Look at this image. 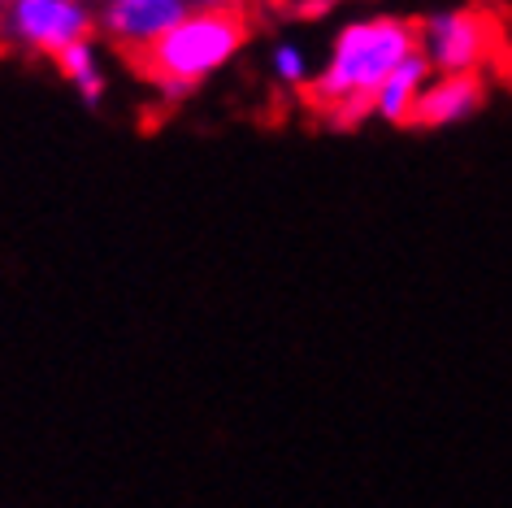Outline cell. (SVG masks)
Wrapping results in <instances>:
<instances>
[{
  "label": "cell",
  "instance_id": "obj_1",
  "mask_svg": "<svg viewBox=\"0 0 512 508\" xmlns=\"http://www.w3.org/2000/svg\"><path fill=\"white\" fill-rule=\"evenodd\" d=\"M413 53H417V27L404 18L369 14L343 22L309 87L313 109L326 118V126H339V131L369 122L374 118V92L382 87V79L395 66H404Z\"/></svg>",
  "mask_w": 512,
  "mask_h": 508
},
{
  "label": "cell",
  "instance_id": "obj_11",
  "mask_svg": "<svg viewBox=\"0 0 512 508\" xmlns=\"http://www.w3.org/2000/svg\"><path fill=\"white\" fill-rule=\"evenodd\" d=\"M191 9H226V14H248L256 0H187Z\"/></svg>",
  "mask_w": 512,
  "mask_h": 508
},
{
  "label": "cell",
  "instance_id": "obj_13",
  "mask_svg": "<svg viewBox=\"0 0 512 508\" xmlns=\"http://www.w3.org/2000/svg\"><path fill=\"white\" fill-rule=\"evenodd\" d=\"M96 5H109V0H96Z\"/></svg>",
  "mask_w": 512,
  "mask_h": 508
},
{
  "label": "cell",
  "instance_id": "obj_12",
  "mask_svg": "<svg viewBox=\"0 0 512 508\" xmlns=\"http://www.w3.org/2000/svg\"><path fill=\"white\" fill-rule=\"evenodd\" d=\"M9 5H14V0H0V18H5V9H9Z\"/></svg>",
  "mask_w": 512,
  "mask_h": 508
},
{
  "label": "cell",
  "instance_id": "obj_6",
  "mask_svg": "<svg viewBox=\"0 0 512 508\" xmlns=\"http://www.w3.org/2000/svg\"><path fill=\"white\" fill-rule=\"evenodd\" d=\"M486 105V83L482 74H430L426 92L417 100L413 126L426 131H443V126H460Z\"/></svg>",
  "mask_w": 512,
  "mask_h": 508
},
{
  "label": "cell",
  "instance_id": "obj_7",
  "mask_svg": "<svg viewBox=\"0 0 512 508\" xmlns=\"http://www.w3.org/2000/svg\"><path fill=\"white\" fill-rule=\"evenodd\" d=\"M426 83H430V66L421 53H413L404 66H395L374 92V118L387 122V126H408L417 113L421 92H426Z\"/></svg>",
  "mask_w": 512,
  "mask_h": 508
},
{
  "label": "cell",
  "instance_id": "obj_4",
  "mask_svg": "<svg viewBox=\"0 0 512 508\" xmlns=\"http://www.w3.org/2000/svg\"><path fill=\"white\" fill-rule=\"evenodd\" d=\"M495 48V27L482 9H439L417 22V53L430 74H478Z\"/></svg>",
  "mask_w": 512,
  "mask_h": 508
},
{
  "label": "cell",
  "instance_id": "obj_5",
  "mask_svg": "<svg viewBox=\"0 0 512 508\" xmlns=\"http://www.w3.org/2000/svg\"><path fill=\"white\" fill-rule=\"evenodd\" d=\"M187 14V0H109V5H96V31L118 53L144 61Z\"/></svg>",
  "mask_w": 512,
  "mask_h": 508
},
{
  "label": "cell",
  "instance_id": "obj_10",
  "mask_svg": "<svg viewBox=\"0 0 512 508\" xmlns=\"http://www.w3.org/2000/svg\"><path fill=\"white\" fill-rule=\"evenodd\" d=\"M335 5H339V0H287V14H291V18H309V22H317V18H326Z\"/></svg>",
  "mask_w": 512,
  "mask_h": 508
},
{
  "label": "cell",
  "instance_id": "obj_3",
  "mask_svg": "<svg viewBox=\"0 0 512 508\" xmlns=\"http://www.w3.org/2000/svg\"><path fill=\"white\" fill-rule=\"evenodd\" d=\"M96 35V0H14L0 18V44L57 61Z\"/></svg>",
  "mask_w": 512,
  "mask_h": 508
},
{
  "label": "cell",
  "instance_id": "obj_8",
  "mask_svg": "<svg viewBox=\"0 0 512 508\" xmlns=\"http://www.w3.org/2000/svg\"><path fill=\"white\" fill-rule=\"evenodd\" d=\"M53 66L61 70L74 92H79L83 105H100L109 92V70H105V57H100V44L96 40H83V44H70Z\"/></svg>",
  "mask_w": 512,
  "mask_h": 508
},
{
  "label": "cell",
  "instance_id": "obj_9",
  "mask_svg": "<svg viewBox=\"0 0 512 508\" xmlns=\"http://www.w3.org/2000/svg\"><path fill=\"white\" fill-rule=\"evenodd\" d=\"M270 79L283 87V92H309L317 79V66L296 40H278L270 48Z\"/></svg>",
  "mask_w": 512,
  "mask_h": 508
},
{
  "label": "cell",
  "instance_id": "obj_2",
  "mask_svg": "<svg viewBox=\"0 0 512 508\" xmlns=\"http://www.w3.org/2000/svg\"><path fill=\"white\" fill-rule=\"evenodd\" d=\"M248 35H252L248 14L191 9L144 61H135V66L144 74V83L157 92L161 105H178V100H187L200 83L222 74L230 61L243 53Z\"/></svg>",
  "mask_w": 512,
  "mask_h": 508
}]
</instances>
